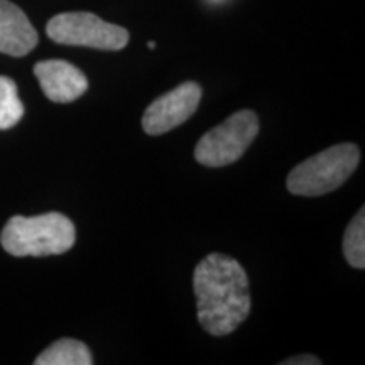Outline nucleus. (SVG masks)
Here are the masks:
<instances>
[{"label": "nucleus", "mask_w": 365, "mask_h": 365, "mask_svg": "<svg viewBox=\"0 0 365 365\" xmlns=\"http://www.w3.org/2000/svg\"><path fill=\"white\" fill-rule=\"evenodd\" d=\"M202 100V86L186 81L154 100L143 115V129L149 135L166 134L193 115Z\"/></svg>", "instance_id": "423d86ee"}, {"label": "nucleus", "mask_w": 365, "mask_h": 365, "mask_svg": "<svg viewBox=\"0 0 365 365\" xmlns=\"http://www.w3.org/2000/svg\"><path fill=\"white\" fill-rule=\"evenodd\" d=\"M75 242V225L70 218L58 212L38 217H12L0 235L4 250L16 257L65 254Z\"/></svg>", "instance_id": "f03ea898"}, {"label": "nucleus", "mask_w": 365, "mask_h": 365, "mask_svg": "<svg viewBox=\"0 0 365 365\" xmlns=\"http://www.w3.org/2000/svg\"><path fill=\"white\" fill-rule=\"evenodd\" d=\"M43 93L54 103H70L88 90L83 71L63 59H46L34 66Z\"/></svg>", "instance_id": "0eeeda50"}, {"label": "nucleus", "mask_w": 365, "mask_h": 365, "mask_svg": "<svg viewBox=\"0 0 365 365\" xmlns=\"http://www.w3.org/2000/svg\"><path fill=\"white\" fill-rule=\"evenodd\" d=\"M148 46H149V49H154L156 48V43H153V41H150V43H148Z\"/></svg>", "instance_id": "ddd939ff"}, {"label": "nucleus", "mask_w": 365, "mask_h": 365, "mask_svg": "<svg viewBox=\"0 0 365 365\" xmlns=\"http://www.w3.org/2000/svg\"><path fill=\"white\" fill-rule=\"evenodd\" d=\"M36 365H91V352L83 341L73 339H61L51 344L39 357Z\"/></svg>", "instance_id": "1a4fd4ad"}, {"label": "nucleus", "mask_w": 365, "mask_h": 365, "mask_svg": "<svg viewBox=\"0 0 365 365\" xmlns=\"http://www.w3.org/2000/svg\"><path fill=\"white\" fill-rule=\"evenodd\" d=\"M38 41V33L22 9L0 0V53L22 58L33 51Z\"/></svg>", "instance_id": "6e6552de"}, {"label": "nucleus", "mask_w": 365, "mask_h": 365, "mask_svg": "<svg viewBox=\"0 0 365 365\" xmlns=\"http://www.w3.org/2000/svg\"><path fill=\"white\" fill-rule=\"evenodd\" d=\"M198 322L213 336L235 331L252 308L245 269L230 255L213 252L193 272Z\"/></svg>", "instance_id": "f257e3e1"}, {"label": "nucleus", "mask_w": 365, "mask_h": 365, "mask_svg": "<svg viewBox=\"0 0 365 365\" xmlns=\"http://www.w3.org/2000/svg\"><path fill=\"white\" fill-rule=\"evenodd\" d=\"M46 33L54 43L65 46L120 51L129 43V31L110 24L91 12H65L54 16L46 26Z\"/></svg>", "instance_id": "39448f33"}, {"label": "nucleus", "mask_w": 365, "mask_h": 365, "mask_svg": "<svg viewBox=\"0 0 365 365\" xmlns=\"http://www.w3.org/2000/svg\"><path fill=\"white\" fill-rule=\"evenodd\" d=\"M360 163V150L352 143L331 145L291 170L286 180L289 193L322 196L339 190Z\"/></svg>", "instance_id": "7ed1b4c3"}, {"label": "nucleus", "mask_w": 365, "mask_h": 365, "mask_svg": "<svg viewBox=\"0 0 365 365\" xmlns=\"http://www.w3.org/2000/svg\"><path fill=\"white\" fill-rule=\"evenodd\" d=\"M24 115L19 93H17L16 81L9 76L0 75V130L12 129L21 122Z\"/></svg>", "instance_id": "9b49d317"}, {"label": "nucleus", "mask_w": 365, "mask_h": 365, "mask_svg": "<svg viewBox=\"0 0 365 365\" xmlns=\"http://www.w3.org/2000/svg\"><path fill=\"white\" fill-rule=\"evenodd\" d=\"M322 360L314 355H296V357H291L287 360H282L281 365H319Z\"/></svg>", "instance_id": "f8f14e48"}, {"label": "nucleus", "mask_w": 365, "mask_h": 365, "mask_svg": "<svg viewBox=\"0 0 365 365\" xmlns=\"http://www.w3.org/2000/svg\"><path fill=\"white\" fill-rule=\"evenodd\" d=\"M259 134V118L252 110H240L220 125L208 130L195 148V159L202 166L223 168L244 156Z\"/></svg>", "instance_id": "20e7f679"}, {"label": "nucleus", "mask_w": 365, "mask_h": 365, "mask_svg": "<svg viewBox=\"0 0 365 365\" xmlns=\"http://www.w3.org/2000/svg\"><path fill=\"white\" fill-rule=\"evenodd\" d=\"M344 255L355 269L365 267V208L362 207L344 234Z\"/></svg>", "instance_id": "9d476101"}]
</instances>
